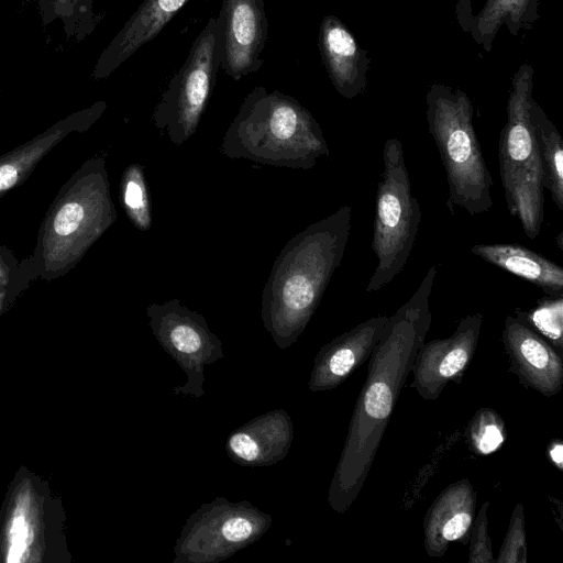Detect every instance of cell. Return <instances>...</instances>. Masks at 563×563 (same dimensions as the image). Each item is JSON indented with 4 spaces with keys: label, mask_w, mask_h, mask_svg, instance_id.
<instances>
[{
    "label": "cell",
    "mask_w": 563,
    "mask_h": 563,
    "mask_svg": "<svg viewBox=\"0 0 563 563\" xmlns=\"http://www.w3.org/2000/svg\"><path fill=\"white\" fill-rule=\"evenodd\" d=\"M435 265L393 316L369 358L350 420L343 449L330 483L328 503L338 514L349 510L361 493L377 454L401 388L431 327L429 299Z\"/></svg>",
    "instance_id": "1"
},
{
    "label": "cell",
    "mask_w": 563,
    "mask_h": 563,
    "mask_svg": "<svg viewBox=\"0 0 563 563\" xmlns=\"http://www.w3.org/2000/svg\"><path fill=\"white\" fill-rule=\"evenodd\" d=\"M352 208L309 224L282 249L272 266L261 299V318L280 350L305 331L340 266L351 230Z\"/></svg>",
    "instance_id": "2"
},
{
    "label": "cell",
    "mask_w": 563,
    "mask_h": 563,
    "mask_svg": "<svg viewBox=\"0 0 563 563\" xmlns=\"http://www.w3.org/2000/svg\"><path fill=\"white\" fill-rule=\"evenodd\" d=\"M221 152L232 159L310 169L330 154L320 124L297 99L254 87L225 131Z\"/></svg>",
    "instance_id": "3"
},
{
    "label": "cell",
    "mask_w": 563,
    "mask_h": 563,
    "mask_svg": "<svg viewBox=\"0 0 563 563\" xmlns=\"http://www.w3.org/2000/svg\"><path fill=\"white\" fill-rule=\"evenodd\" d=\"M117 220L103 157L86 161L65 183L41 225L30 257L51 282L67 274Z\"/></svg>",
    "instance_id": "4"
},
{
    "label": "cell",
    "mask_w": 563,
    "mask_h": 563,
    "mask_svg": "<svg viewBox=\"0 0 563 563\" xmlns=\"http://www.w3.org/2000/svg\"><path fill=\"white\" fill-rule=\"evenodd\" d=\"M427 121L449 186L448 207L477 216L493 207V178L474 128V108L460 88L433 84L426 95Z\"/></svg>",
    "instance_id": "5"
},
{
    "label": "cell",
    "mask_w": 563,
    "mask_h": 563,
    "mask_svg": "<svg viewBox=\"0 0 563 563\" xmlns=\"http://www.w3.org/2000/svg\"><path fill=\"white\" fill-rule=\"evenodd\" d=\"M533 75L531 64L523 63L512 76L498 146L507 208L531 240L539 235L544 216L542 166L530 120Z\"/></svg>",
    "instance_id": "6"
},
{
    "label": "cell",
    "mask_w": 563,
    "mask_h": 563,
    "mask_svg": "<svg viewBox=\"0 0 563 563\" xmlns=\"http://www.w3.org/2000/svg\"><path fill=\"white\" fill-rule=\"evenodd\" d=\"M383 162L372 241L377 265L366 286L368 292L382 289L404 269L421 221V209L412 194L402 145L397 137L385 142Z\"/></svg>",
    "instance_id": "7"
},
{
    "label": "cell",
    "mask_w": 563,
    "mask_h": 563,
    "mask_svg": "<svg viewBox=\"0 0 563 563\" xmlns=\"http://www.w3.org/2000/svg\"><path fill=\"white\" fill-rule=\"evenodd\" d=\"M272 516L249 500L216 497L203 503L183 526L173 563H218L260 540Z\"/></svg>",
    "instance_id": "8"
},
{
    "label": "cell",
    "mask_w": 563,
    "mask_h": 563,
    "mask_svg": "<svg viewBox=\"0 0 563 563\" xmlns=\"http://www.w3.org/2000/svg\"><path fill=\"white\" fill-rule=\"evenodd\" d=\"M217 16L208 20L153 111L154 126L176 146L191 137L208 104L219 69Z\"/></svg>",
    "instance_id": "9"
},
{
    "label": "cell",
    "mask_w": 563,
    "mask_h": 563,
    "mask_svg": "<svg viewBox=\"0 0 563 563\" xmlns=\"http://www.w3.org/2000/svg\"><path fill=\"white\" fill-rule=\"evenodd\" d=\"M145 313L155 339L187 376L184 385L174 387V394L195 399L205 396V367L224 357L222 341L201 313L176 298L153 302Z\"/></svg>",
    "instance_id": "10"
},
{
    "label": "cell",
    "mask_w": 563,
    "mask_h": 563,
    "mask_svg": "<svg viewBox=\"0 0 563 563\" xmlns=\"http://www.w3.org/2000/svg\"><path fill=\"white\" fill-rule=\"evenodd\" d=\"M219 68L234 80L260 70L268 37L264 0H222L217 16Z\"/></svg>",
    "instance_id": "11"
},
{
    "label": "cell",
    "mask_w": 563,
    "mask_h": 563,
    "mask_svg": "<svg viewBox=\"0 0 563 563\" xmlns=\"http://www.w3.org/2000/svg\"><path fill=\"white\" fill-rule=\"evenodd\" d=\"M483 320L478 312L466 316L449 338L422 344L411 369V386L422 399L434 400L450 382H461L475 355Z\"/></svg>",
    "instance_id": "12"
},
{
    "label": "cell",
    "mask_w": 563,
    "mask_h": 563,
    "mask_svg": "<svg viewBox=\"0 0 563 563\" xmlns=\"http://www.w3.org/2000/svg\"><path fill=\"white\" fill-rule=\"evenodd\" d=\"M512 372L519 382L545 397L563 387L561 354L538 332L508 314L501 335Z\"/></svg>",
    "instance_id": "13"
},
{
    "label": "cell",
    "mask_w": 563,
    "mask_h": 563,
    "mask_svg": "<svg viewBox=\"0 0 563 563\" xmlns=\"http://www.w3.org/2000/svg\"><path fill=\"white\" fill-rule=\"evenodd\" d=\"M388 317L378 316L358 323L324 344L317 353L308 382L311 391L331 390L367 361L380 340Z\"/></svg>",
    "instance_id": "14"
},
{
    "label": "cell",
    "mask_w": 563,
    "mask_h": 563,
    "mask_svg": "<svg viewBox=\"0 0 563 563\" xmlns=\"http://www.w3.org/2000/svg\"><path fill=\"white\" fill-rule=\"evenodd\" d=\"M318 47L334 89L346 99L362 95L367 86L371 58L336 15L328 14L321 20Z\"/></svg>",
    "instance_id": "15"
},
{
    "label": "cell",
    "mask_w": 563,
    "mask_h": 563,
    "mask_svg": "<svg viewBox=\"0 0 563 563\" xmlns=\"http://www.w3.org/2000/svg\"><path fill=\"white\" fill-rule=\"evenodd\" d=\"M294 440V424L284 409L260 415L233 430L225 452L236 464L269 466L286 457Z\"/></svg>",
    "instance_id": "16"
},
{
    "label": "cell",
    "mask_w": 563,
    "mask_h": 563,
    "mask_svg": "<svg viewBox=\"0 0 563 563\" xmlns=\"http://www.w3.org/2000/svg\"><path fill=\"white\" fill-rule=\"evenodd\" d=\"M475 509L476 492L467 478L445 487L424 516L423 544L428 555L443 556L454 541L466 544Z\"/></svg>",
    "instance_id": "17"
},
{
    "label": "cell",
    "mask_w": 563,
    "mask_h": 563,
    "mask_svg": "<svg viewBox=\"0 0 563 563\" xmlns=\"http://www.w3.org/2000/svg\"><path fill=\"white\" fill-rule=\"evenodd\" d=\"M540 0H483L471 11L456 14L461 29L489 53L503 26L515 36L539 20Z\"/></svg>",
    "instance_id": "18"
},
{
    "label": "cell",
    "mask_w": 563,
    "mask_h": 563,
    "mask_svg": "<svg viewBox=\"0 0 563 563\" xmlns=\"http://www.w3.org/2000/svg\"><path fill=\"white\" fill-rule=\"evenodd\" d=\"M471 252L487 263L541 288L547 296L563 295V268L516 243L476 244Z\"/></svg>",
    "instance_id": "19"
},
{
    "label": "cell",
    "mask_w": 563,
    "mask_h": 563,
    "mask_svg": "<svg viewBox=\"0 0 563 563\" xmlns=\"http://www.w3.org/2000/svg\"><path fill=\"white\" fill-rule=\"evenodd\" d=\"M189 0H144L128 21L113 44L117 65L155 38Z\"/></svg>",
    "instance_id": "20"
},
{
    "label": "cell",
    "mask_w": 563,
    "mask_h": 563,
    "mask_svg": "<svg viewBox=\"0 0 563 563\" xmlns=\"http://www.w3.org/2000/svg\"><path fill=\"white\" fill-rule=\"evenodd\" d=\"M81 128L88 125L62 123L0 156V197L22 184L53 147Z\"/></svg>",
    "instance_id": "21"
},
{
    "label": "cell",
    "mask_w": 563,
    "mask_h": 563,
    "mask_svg": "<svg viewBox=\"0 0 563 563\" xmlns=\"http://www.w3.org/2000/svg\"><path fill=\"white\" fill-rule=\"evenodd\" d=\"M530 120L537 140L543 174V188L550 191L556 208L563 210V142L555 125L538 102L532 100Z\"/></svg>",
    "instance_id": "22"
},
{
    "label": "cell",
    "mask_w": 563,
    "mask_h": 563,
    "mask_svg": "<svg viewBox=\"0 0 563 563\" xmlns=\"http://www.w3.org/2000/svg\"><path fill=\"white\" fill-rule=\"evenodd\" d=\"M121 202L126 217L140 231L152 227V212L144 168L139 163L125 167L120 183Z\"/></svg>",
    "instance_id": "23"
},
{
    "label": "cell",
    "mask_w": 563,
    "mask_h": 563,
    "mask_svg": "<svg viewBox=\"0 0 563 563\" xmlns=\"http://www.w3.org/2000/svg\"><path fill=\"white\" fill-rule=\"evenodd\" d=\"M516 318L542 335L561 354L563 351V295L545 296L529 311Z\"/></svg>",
    "instance_id": "24"
},
{
    "label": "cell",
    "mask_w": 563,
    "mask_h": 563,
    "mask_svg": "<svg viewBox=\"0 0 563 563\" xmlns=\"http://www.w3.org/2000/svg\"><path fill=\"white\" fill-rule=\"evenodd\" d=\"M467 442L477 455H488L505 442L506 426L500 415L492 408H481L471 418L466 429Z\"/></svg>",
    "instance_id": "25"
},
{
    "label": "cell",
    "mask_w": 563,
    "mask_h": 563,
    "mask_svg": "<svg viewBox=\"0 0 563 563\" xmlns=\"http://www.w3.org/2000/svg\"><path fill=\"white\" fill-rule=\"evenodd\" d=\"M31 497L22 492L15 503L8 526L7 562H24L34 541V529L30 518Z\"/></svg>",
    "instance_id": "26"
},
{
    "label": "cell",
    "mask_w": 563,
    "mask_h": 563,
    "mask_svg": "<svg viewBox=\"0 0 563 563\" xmlns=\"http://www.w3.org/2000/svg\"><path fill=\"white\" fill-rule=\"evenodd\" d=\"M36 279L30 257L19 261L0 246V313Z\"/></svg>",
    "instance_id": "27"
},
{
    "label": "cell",
    "mask_w": 563,
    "mask_h": 563,
    "mask_svg": "<svg viewBox=\"0 0 563 563\" xmlns=\"http://www.w3.org/2000/svg\"><path fill=\"white\" fill-rule=\"evenodd\" d=\"M496 563H526L527 536L525 514L521 503H518L511 514L510 523L499 549Z\"/></svg>",
    "instance_id": "28"
},
{
    "label": "cell",
    "mask_w": 563,
    "mask_h": 563,
    "mask_svg": "<svg viewBox=\"0 0 563 563\" xmlns=\"http://www.w3.org/2000/svg\"><path fill=\"white\" fill-rule=\"evenodd\" d=\"M489 501H485L473 520L470 532L468 563H493L492 540L488 534L487 510Z\"/></svg>",
    "instance_id": "29"
},
{
    "label": "cell",
    "mask_w": 563,
    "mask_h": 563,
    "mask_svg": "<svg viewBox=\"0 0 563 563\" xmlns=\"http://www.w3.org/2000/svg\"><path fill=\"white\" fill-rule=\"evenodd\" d=\"M549 456L552 463L562 471L563 468V444L560 439L551 441L548 448Z\"/></svg>",
    "instance_id": "30"
},
{
    "label": "cell",
    "mask_w": 563,
    "mask_h": 563,
    "mask_svg": "<svg viewBox=\"0 0 563 563\" xmlns=\"http://www.w3.org/2000/svg\"><path fill=\"white\" fill-rule=\"evenodd\" d=\"M562 236H563V234H562V232H561V233L559 234V238H558V245H559V247H560L561 250H563V246H562Z\"/></svg>",
    "instance_id": "31"
}]
</instances>
